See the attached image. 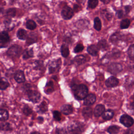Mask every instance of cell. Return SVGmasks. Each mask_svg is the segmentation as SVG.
<instances>
[{
	"mask_svg": "<svg viewBox=\"0 0 134 134\" xmlns=\"http://www.w3.org/2000/svg\"><path fill=\"white\" fill-rule=\"evenodd\" d=\"M74 97L77 100L83 99L88 94L87 87L84 84H72L71 86Z\"/></svg>",
	"mask_w": 134,
	"mask_h": 134,
	"instance_id": "obj_1",
	"label": "cell"
},
{
	"mask_svg": "<svg viewBox=\"0 0 134 134\" xmlns=\"http://www.w3.org/2000/svg\"><path fill=\"white\" fill-rule=\"evenodd\" d=\"M22 52V48L19 46L15 44L10 47L7 51V54L12 58L19 57Z\"/></svg>",
	"mask_w": 134,
	"mask_h": 134,
	"instance_id": "obj_2",
	"label": "cell"
},
{
	"mask_svg": "<svg viewBox=\"0 0 134 134\" xmlns=\"http://www.w3.org/2000/svg\"><path fill=\"white\" fill-rule=\"evenodd\" d=\"M122 68L121 65L119 63H111L108 67V71L114 75H116L121 72Z\"/></svg>",
	"mask_w": 134,
	"mask_h": 134,
	"instance_id": "obj_3",
	"label": "cell"
},
{
	"mask_svg": "<svg viewBox=\"0 0 134 134\" xmlns=\"http://www.w3.org/2000/svg\"><path fill=\"white\" fill-rule=\"evenodd\" d=\"M119 120L120 123L126 127H131L134 122L133 118L131 116L127 114H124L121 115Z\"/></svg>",
	"mask_w": 134,
	"mask_h": 134,
	"instance_id": "obj_4",
	"label": "cell"
},
{
	"mask_svg": "<svg viewBox=\"0 0 134 134\" xmlns=\"http://www.w3.org/2000/svg\"><path fill=\"white\" fill-rule=\"evenodd\" d=\"M83 126L79 122H75L68 127V131L70 133H81L83 130Z\"/></svg>",
	"mask_w": 134,
	"mask_h": 134,
	"instance_id": "obj_5",
	"label": "cell"
},
{
	"mask_svg": "<svg viewBox=\"0 0 134 134\" xmlns=\"http://www.w3.org/2000/svg\"><path fill=\"white\" fill-rule=\"evenodd\" d=\"M27 95L29 99L34 103L38 102L41 96V94L38 91L31 90L27 91Z\"/></svg>",
	"mask_w": 134,
	"mask_h": 134,
	"instance_id": "obj_6",
	"label": "cell"
},
{
	"mask_svg": "<svg viewBox=\"0 0 134 134\" xmlns=\"http://www.w3.org/2000/svg\"><path fill=\"white\" fill-rule=\"evenodd\" d=\"M61 14L62 17L64 19L69 20L73 16L74 12L71 7L69 6H65L62 9Z\"/></svg>",
	"mask_w": 134,
	"mask_h": 134,
	"instance_id": "obj_7",
	"label": "cell"
},
{
	"mask_svg": "<svg viewBox=\"0 0 134 134\" xmlns=\"http://www.w3.org/2000/svg\"><path fill=\"white\" fill-rule=\"evenodd\" d=\"M61 64V60L60 59H58V60H54L52 61V62L50 64L49 70L50 73H53L55 72H58L60 68Z\"/></svg>",
	"mask_w": 134,
	"mask_h": 134,
	"instance_id": "obj_8",
	"label": "cell"
},
{
	"mask_svg": "<svg viewBox=\"0 0 134 134\" xmlns=\"http://www.w3.org/2000/svg\"><path fill=\"white\" fill-rule=\"evenodd\" d=\"M119 83L118 80L115 76H111L105 81V85L108 87H114L118 85Z\"/></svg>",
	"mask_w": 134,
	"mask_h": 134,
	"instance_id": "obj_9",
	"label": "cell"
},
{
	"mask_svg": "<svg viewBox=\"0 0 134 134\" xmlns=\"http://www.w3.org/2000/svg\"><path fill=\"white\" fill-rule=\"evenodd\" d=\"M84 105L86 106H90L93 105L96 101V96L93 94L87 95L83 99Z\"/></svg>",
	"mask_w": 134,
	"mask_h": 134,
	"instance_id": "obj_10",
	"label": "cell"
},
{
	"mask_svg": "<svg viewBox=\"0 0 134 134\" xmlns=\"http://www.w3.org/2000/svg\"><path fill=\"white\" fill-rule=\"evenodd\" d=\"M14 79L15 81L18 83H23L25 81V76L23 71L18 70L16 72L14 75Z\"/></svg>",
	"mask_w": 134,
	"mask_h": 134,
	"instance_id": "obj_11",
	"label": "cell"
},
{
	"mask_svg": "<svg viewBox=\"0 0 134 134\" xmlns=\"http://www.w3.org/2000/svg\"><path fill=\"white\" fill-rule=\"evenodd\" d=\"M105 110V106L102 104H98L96 106L94 109V114L95 117H99L100 116L102 115L103 113Z\"/></svg>",
	"mask_w": 134,
	"mask_h": 134,
	"instance_id": "obj_12",
	"label": "cell"
},
{
	"mask_svg": "<svg viewBox=\"0 0 134 134\" xmlns=\"http://www.w3.org/2000/svg\"><path fill=\"white\" fill-rule=\"evenodd\" d=\"M109 44L106 41V40L103 39L100 40H99L97 43V47L99 49L102 50V51H104L106 50H107L109 47Z\"/></svg>",
	"mask_w": 134,
	"mask_h": 134,
	"instance_id": "obj_13",
	"label": "cell"
},
{
	"mask_svg": "<svg viewBox=\"0 0 134 134\" xmlns=\"http://www.w3.org/2000/svg\"><path fill=\"white\" fill-rule=\"evenodd\" d=\"M93 114V110L91 107H86L82 110V115L85 119H88L92 117Z\"/></svg>",
	"mask_w": 134,
	"mask_h": 134,
	"instance_id": "obj_14",
	"label": "cell"
},
{
	"mask_svg": "<svg viewBox=\"0 0 134 134\" xmlns=\"http://www.w3.org/2000/svg\"><path fill=\"white\" fill-rule=\"evenodd\" d=\"M86 62V58L83 55H79L76 56L73 60V63L75 64L76 66H79L84 63Z\"/></svg>",
	"mask_w": 134,
	"mask_h": 134,
	"instance_id": "obj_15",
	"label": "cell"
},
{
	"mask_svg": "<svg viewBox=\"0 0 134 134\" xmlns=\"http://www.w3.org/2000/svg\"><path fill=\"white\" fill-rule=\"evenodd\" d=\"M99 49L96 45L92 44L89 46L87 48V51L88 53L92 56H96L97 55Z\"/></svg>",
	"mask_w": 134,
	"mask_h": 134,
	"instance_id": "obj_16",
	"label": "cell"
},
{
	"mask_svg": "<svg viewBox=\"0 0 134 134\" xmlns=\"http://www.w3.org/2000/svg\"><path fill=\"white\" fill-rule=\"evenodd\" d=\"M61 112L66 115L71 114L73 112V108L69 104H65L62 105L61 107Z\"/></svg>",
	"mask_w": 134,
	"mask_h": 134,
	"instance_id": "obj_17",
	"label": "cell"
},
{
	"mask_svg": "<svg viewBox=\"0 0 134 134\" xmlns=\"http://www.w3.org/2000/svg\"><path fill=\"white\" fill-rule=\"evenodd\" d=\"M121 38V36L119 32H116L113 34L109 38V41L114 44L117 43Z\"/></svg>",
	"mask_w": 134,
	"mask_h": 134,
	"instance_id": "obj_18",
	"label": "cell"
},
{
	"mask_svg": "<svg viewBox=\"0 0 134 134\" xmlns=\"http://www.w3.org/2000/svg\"><path fill=\"white\" fill-rule=\"evenodd\" d=\"M37 41V37L36 36V34L34 33H30V34L27 36L26 43L28 45H30L36 42Z\"/></svg>",
	"mask_w": 134,
	"mask_h": 134,
	"instance_id": "obj_19",
	"label": "cell"
},
{
	"mask_svg": "<svg viewBox=\"0 0 134 134\" xmlns=\"http://www.w3.org/2000/svg\"><path fill=\"white\" fill-rule=\"evenodd\" d=\"M114 115V111L111 109H108L105 110V111L102 114L103 118L105 120H108L111 119Z\"/></svg>",
	"mask_w": 134,
	"mask_h": 134,
	"instance_id": "obj_20",
	"label": "cell"
},
{
	"mask_svg": "<svg viewBox=\"0 0 134 134\" xmlns=\"http://www.w3.org/2000/svg\"><path fill=\"white\" fill-rule=\"evenodd\" d=\"M9 36L8 33L5 31L0 32V42L6 43L9 41Z\"/></svg>",
	"mask_w": 134,
	"mask_h": 134,
	"instance_id": "obj_21",
	"label": "cell"
},
{
	"mask_svg": "<svg viewBox=\"0 0 134 134\" xmlns=\"http://www.w3.org/2000/svg\"><path fill=\"white\" fill-rule=\"evenodd\" d=\"M9 117L8 112L5 109H0V121H4L8 119Z\"/></svg>",
	"mask_w": 134,
	"mask_h": 134,
	"instance_id": "obj_22",
	"label": "cell"
},
{
	"mask_svg": "<svg viewBox=\"0 0 134 134\" xmlns=\"http://www.w3.org/2000/svg\"><path fill=\"white\" fill-rule=\"evenodd\" d=\"M120 52L118 51V50H113V51H111L110 52H108L107 55L106 57L107 58H111L112 59H115V58H118L120 57Z\"/></svg>",
	"mask_w": 134,
	"mask_h": 134,
	"instance_id": "obj_23",
	"label": "cell"
},
{
	"mask_svg": "<svg viewBox=\"0 0 134 134\" xmlns=\"http://www.w3.org/2000/svg\"><path fill=\"white\" fill-rule=\"evenodd\" d=\"M17 36L20 40H25L27 37V32L24 29H19L17 32Z\"/></svg>",
	"mask_w": 134,
	"mask_h": 134,
	"instance_id": "obj_24",
	"label": "cell"
},
{
	"mask_svg": "<svg viewBox=\"0 0 134 134\" xmlns=\"http://www.w3.org/2000/svg\"><path fill=\"white\" fill-rule=\"evenodd\" d=\"M48 110V106L47 103L43 101L38 107H37V111L38 113L40 114L44 113Z\"/></svg>",
	"mask_w": 134,
	"mask_h": 134,
	"instance_id": "obj_25",
	"label": "cell"
},
{
	"mask_svg": "<svg viewBox=\"0 0 134 134\" xmlns=\"http://www.w3.org/2000/svg\"><path fill=\"white\" fill-rule=\"evenodd\" d=\"M60 49H61V54L63 57L66 58L69 56L70 51H69V48L67 46V45H66L65 44H63L61 46Z\"/></svg>",
	"mask_w": 134,
	"mask_h": 134,
	"instance_id": "obj_26",
	"label": "cell"
},
{
	"mask_svg": "<svg viewBox=\"0 0 134 134\" xmlns=\"http://www.w3.org/2000/svg\"><path fill=\"white\" fill-rule=\"evenodd\" d=\"M34 55V51L32 49H26L23 54V58L24 59H27L32 57Z\"/></svg>",
	"mask_w": 134,
	"mask_h": 134,
	"instance_id": "obj_27",
	"label": "cell"
},
{
	"mask_svg": "<svg viewBox=\"0 0 134 134\" xmlns=\"http://www.w3.org/2000/svg\"><path fill=\"white\" fill-rule=\"evenodd\" d=\"M94 27L97 31H99L102 29V23L99 17H96L94 19Z\"/></svg>",
	"mask_w": 134,
	"mask_h": 134,
	"instance_id": "obj_28",
	"label": "cell"
},
{
	"mask_svg": "<svg viewBox=\"0 0 134 134\" xmlns=\"http://www.w3.org/2000/svg\"><path fill=\"white\" fill-rule=\"evenodd\" d=\"M107 131L110 134L117 133L119 131V127L117 125H111L108 128Z\"/></svg>",
	"mask_w": 134,
	"mask_h": 134,
	"instance_id": "obj_29",
	"label": "cell"
},
{
	"mask_svg": "<svg viewBox=\"0 0 134 134\" xmlns=\"http://www.w3.org/2000/svg\"><path fill=\"white\" fill-rule=\"evenodd\" d=\"M0 130L3 131H10L12 130V128L9 123L4 122L0 124Z\"/></svg>",
	"mask_w": 134,
	"mask_h": 134,
	"instance_id": "obj_30",
	"label": "cell"
},
{
	"mask_svg": "<svg viewBox=\"0 0 134 134\" xmlns=\"http://www.w3.org/2000/svg\"><path fill=\"white\" fill-rule=\"evenodd\" d=\"M9 86V84L6 79L4 78L0 79V90H4L6 89Z\"/></svg>",
	"mask_w": 134,
	"mask_h": 134,
	"instance_id": "obj_31",
	"label": "cell"
},
{
	"mask_svg": "<svg viewBox=\"0 0 134 134\" xmlns=\"http://www.w3.org/2000/svg\"><path fill=\"white\" fill-rule=\"evenodd\" d=\"M89 24V22L87 20L85 19H81L79 20L76 23L77 27L79 28H85Z\"/></svg>",
	"mask_w": 134,
	"mask_h": 134,
	"instance_id": "obj_32",
	"label": "cell"
},
{
	"mask_svg": "<svg viewBox=\"0 0 134 134\" xmlns=\"http://www.w3.org/2000/svg\"><path fill=\"white\" fill-rule=\"evenodd\" d=\"M26 25L27 28L29 30H34L36 28L37 26L36 23L31 19H29L27 21Z\"/></svg>",
	"mask_w": 134,
	"mask_h": 134,
	"instance_id": "obj_33",
	"label": "cell"
},
{
	"mask_svg": "<svg viewBox=\"0 0 134 134\" xmlns=\"http://www.w3.org/2000/svg\"><path fill=\"white\" fill-rule=\"evenodd\" d=\"M130 24V21L128 19H124L121 20L120 25V28L122 29H127L129 27Z\"/></svg>",
	"mask_w": 134,
	"mask_h": 134,
	"instance_id": "obj_34",
	"label": "cell"
},
{
	"mask_svg": "<svg viewBox=\"0 0 134 134\" xmlns=\"http://www.w3.org/2000/svg\"><path fill=\"white\" fill-rule=\"evenodd\" d=\"M128 54L129 58L134 60V44H131L128 49Z\"/></svg>",
	"mask_w": 134,
	"mask_h": 134,
	"instance_id": "obj_35",
	"label": "cell"
},
{
	"mask_svg": "<svg viewBox=\"0 0 134 134\" xmlns=\"http://www.w3.org/2000/svg\"><path fill=\"white\" fill-rule=\"evenodd\" d=\"M6 16L9 18L14 17L16 15V9L14 8H9L6 11Z\"/></svg>",
	"mask_w": 134,
	"mask_h": 134,
	"instance_id": "obj_36",
	"label": "cell"
},
{
	"mask_svg": "<svg viewBox=\"0 0 134 134\" xmlns=\"http://www.w3.org/2000/svg\"><path fill=\"white\" fill-rule=\"evenodd\" d=\"M98 0H88V7L90 8H95L98 5Z\"/></svg>",
	"mask_w": 134,
	"mask_h": 134,
	"instance_id": "obj_37",
	"label": "cell"
},
{
	"mask_svg": "<svg viewBox=\"0 0 134 134\" xmlns=\"http://www.w3.org/2000/svg\"><path fill=\"white\" fill-rule=\"evenodd\" d=\"M102 15L105 17V18L108 20H110L112 18V14L106 10H103L102 12Z\"/></svg>",
	"mask_w": 134,
	"mask_h": 134,
	"instance_id": "obj_38",
	"label": "cell"
},
{
	"mask_svg": "<svg viewBox=\"0 0 134 134\" xmlns=\"http://www.w3.org/2000/svg\"><path fill=\"white\" fill-rule=\"evenodd\" d=\"M32 109L28 106L25 105L23 108V112L26 116H29L32 113Z\"/></svg>",
	"mask_w": 134,
	"mask_h": 134,
	"instance_id": "obj_39",
	"label": "cell"
},
{
	"mask_svg": "<svg viewBox=\"0 0 134 134\" xmlns=\"http://www.w3.org/2000/svg\"><path fill=\"white\" fill-rule=\"evenodd\" d=\"M53 116L54 119L57 121H60L61 120V114L57 110H54L53 112Z\"/></svg>",
	"mask_w": 134,
	"mask_h": 134,
	"instance_id": "obj_40",
	"label": "cell"
},
{
	"mask_svg": "<svg viewBox=\"0 0 134 134\" xmlns=\"http://www.w3.org/2000/svg\"><path fill=\"white\" fill-rule=\"evenodd\" d=\"M84 49V46L82 44H77L74 49V52L75 53H78L82 51Z\"/></svg>",
	"mask_w": 134,
	"mask_h": 134,
	"instance_id": "obj_41",
	"label": "cell"
},
{
	"mask_svg": "<svg viewBox=\"0 0 134 134\" xmlns=\"http://www.w3.org/2000/svg\"><path fill=\"white\" fill-rule=\"evenodd\" d=\"M43 66V62L41 61H36L35 62V69L37 70H41Z\"/></svg>",
	"mask_w": 134,
	"mask_h": 134,
	"instance_id": "obj_42",
	"label": "cell"
},
{
	"mask_svg": "<svg viewBox=\"0 0 134 134\" xmlns=\"http://www.w3.org/2000/svg\"><path fill=\"white\" fill-rule=\"evenodd\" d=\"M116 15L117 16V17L119 19L123 17L124 16V12L122 10H118L116 12Z\"/></svg>",
	"mask_w": 134,
	"mask_h": 134,
	"instance_id": "obj_43",
	"label": "cell"
},
{
	"mask_svg": "<svg viewBox=\"0 0 134 134\" xmlns=\"http://www.w3.org/2000/svg\"><path fill=\"white\" fill-rule=\"evenodd\" d=\"M125 13H126V14H128L129 13V12H130V10L131 9V6H129V5L126 6L125 7Z\"/></svg>",
	"mask_w": 134,
	"mask_h": 134,
	"instance_id": "obj_44",
	"label": "cell"
},
{
	"mask_svg": "<svg viewBox=\"0 0 134 134\" xmlns=\"http://www.w3.org/2000/svg\"><path fill=\"white\" fill-rule=\"evenodd\" d=\"M130 109L131 111H132V113L133 115H134V102L131 103L130 105Z\"/></svg>",
	"mask_w": 134,
	"mask_h": 134,
	"instance_id": "obj_45",
	"label": "cell"
},
{
	"mask_svg": "<svg viewBox=\"0 0 134 134\" xmlns=\"http://www.w3.org/2000/svg\"><path fill=\"white\" fill-rule=\"evenodd\" d=\"M104 4H107L108 3H109L110 1V0H100Z\"/></svg>",
	"mask_w": 134,
	"mask_h": 134,
	"instance_id": "obj_46",
	"label": "cell"
},
{
	"mask_svg": "<svg viewBox=\"0 0 134 134\" xmlns=\"http://www.w3.org/2000/svg\"><path fill=\"white\" fill-rule=\"evenodd\" d=\"M85 1L86 0H76V1L80 4H83Z\"/></svg>",
	"mask_w": 134,
	"mask_h": 134,
	"instance_id": "obj_47",
	"label": "cell"
},
{
	"mask_svg": "<svg viewBox=\"0 0 134 134\" xmlns=\"http://www.w3.org/2000/svg\"><path fill=\"white\" fill-rule=\"evenodd\" d=\"M38 121H39V122L40 121V122H42L43 121V118H42L41 117H38Z\"/></svg>",
	"mask_w": 134,
	"mask_h": 134,
	"instance_id": "obj_48",
	"label": "cell"
}]
</instances>
